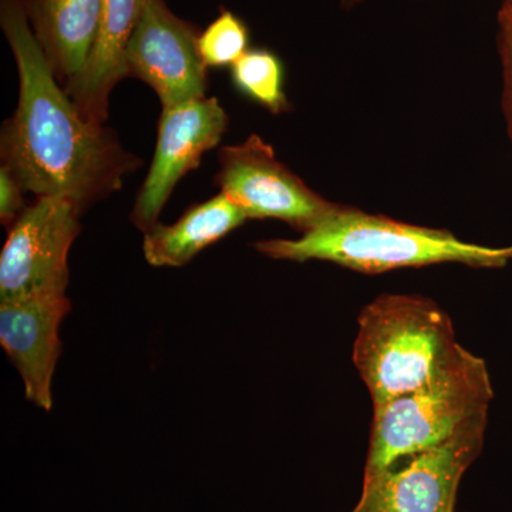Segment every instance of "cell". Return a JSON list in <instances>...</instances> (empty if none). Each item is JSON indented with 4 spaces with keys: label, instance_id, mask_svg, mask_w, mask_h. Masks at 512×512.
<instances>
[{
    "label": "cell",
    "instance_id": "cell-1",
    "mask_svg": "<svg viewBox=\"0 0 512 512\" xmlns=\"http://www.w3.org/2000/svg\"><path fill=\"white\" fill-rule=\"evenodd\" d=\"M0 28L15 57L18 107L0 131V158L36 198L80 212L123 188L143 161L107 124L84 119L37 45L22 0H0Z\"/></svg>",
    "mask_w": 512,
    "mask_h": 512
},
{
    "label": "cell",
    "instance_id": "cell-2",
    "mask_svg": "<svg viewBox=\"0 0 512 512\" xmlns=\"http://www.w3.org/2000/svg\"><path fill=\"white\" fill-rule=\"evenodd\" d=\"M254 247L276 261L302 264L315 259L367 275L439 264L500 269L512 261V245L470 244L447 229L407 224L346 205L301 238L266 239Z\"/></svg>",
    "mask_w": 512,
    "mask_h": 512
},
{
    "label": "cell",
    "instance_id": "cell-3",
    "mask_svg": "<svg viewBox=\"0 0 512 512\" xmlns=\"http://www.w3.org/2000/svg\"><path fill=\"white\" fill-rule=\"evenodd\" d=\"M461 345L446 312L423 296L382 295L359 316L353 362L380 406L429 383Z\"/></svg>",
    "mask_w": 512,
    "mask_h": 512
},
{
    "label": "cell",
    "instance_id": "cell-4",
    "mask_svg": "<svg viewBox=\"0 0 512 512\" xmlns=\"http://www.w3.org/2000/svg\"><path fill=\"white\" fill-rule=\"evenodd\" d=\"M493 384L483 359L461 346L429 383L375 406L365 476L440 446L488 419Z\"/></svg>",
    "mask_w": 512,
    "mask_h": 512
},
{
    "label": "cell",
    "instance_id": "cell-5",
    "mask_svg": "<svg viewBox=\"0 0 512 512\" xmlns=\"http://www.w3.org/2000/svg\"><path fill=\"white\" fill-rule=\"evenodd\" d=\"M214 183L248 220H279L306 234L342 205L325 200L275 156L258 134L222 147Z\"/></svg>",
    "mask_w": 512,
    "mask_h": 512
},
{
    "label": "cell",
    "instance_id": "cell-6",
    "mask_svg": "<svg viewBox=\"0 0 512 512\" xmlns=\"http://www.w3.org/2000/svg\"><path fill=\"white\" fill-rule=\"evenodd\" d=\"M82 212L63 198H36L9 228L0 254V302L66 295L69 252Z\"/></svg>",
    "mask_w": 512,
    "mask_h": 512
},
{
    "label": "cell",
    "instance_id": "cell-7",
    "mask_svg": "<svg viewBox=\"0 0 512 512\" xmlns=\"http://www.w3.org/2000/svg\"><path fill=\"white\" fill-rule=\"evenodd\" d=\"M487 420L471 424L440 446L365 476L352 512H454L461 478L483 450Z\"/></svg>",
    "mask_w": 512,
    "mask_h": 512
},
{
    "label": "cell",
    "instance_id": "cell-8",
    "mask_svg": "<svg viewBox=\"0 0 512 512\" xmlns=\"http://www.w3.org/2000/svg\"><path fill=\"white\" fill-rule=\"evenodd\" d=\"M228 124L217 97L163 107L153 161L130 212L134 227L146 232L157 224L181 178L200 167L204 154L221 143Z\"/></svg>",
    "mask_w": 512,
    "mask_h": 512
},
{
    "label": "cell",
    "instance_id": "cell-9",
    "mask_svg": "<svg viewBox=\"0 0 512 512\" xmlns=\"http://www.w3.org/2000/svg\"><path fill=\"white\" fill-rule=\"evenodd\" d=\"M200 32L178 18L164 0H147L127 47L128 77L147 83L163 107L207 96V64Z\"/></svg>",
    "mask_w": 512,
    "mask_h": 512
},
{
    "label": "cell",
    "instance_id": "cell-10",
    "mask_svg": "<svg viewBox=\"0 0 512 512\" xmlns=\"http://www.w3.org/2000/svg\"><path fill=\"white\" fill-rule=\"evenodd\" d=\"M72 309L66 295L0 302V345L25 384L28 400L53 409L52 383L62 353L59 329Z\"/></svg>",
    "mask_w": 512,
    "mask_h": 512
},
{
    "label": "cell",
    "instance_id": "cell-11",
    "mask_svg": "<svg viewBox=\"0 0 512 512\" xmlns=\"http://www.w3.org/2000/svg\"><path fill=\"white\" fill-rule=\"evenodd\" d=\"M147 0H101L100 28L83 72L64 86V92L84 119L96 124L109 120L110 97L127 79V47Z\"/></svg>",
    "mask_w": 512,
    "mask_h": 512
},
{
    "label": "cell",
    "instance_id": "cell-12",
    "mask_svg": "<svg viewBox=\"0 0 512 512\" xmlns=\"http://www.w3.org/2000/svg\"><path fill=\"white\" fill-rule=\"evenodd\" d=\"M37 45L62 84L83 72L100 28L101 0H22Z\"/></svg>",
    "mask_w": 512,
    "mask_h": 512
},
{
    "label": "cell",
    "instance_id": "cell-13",
    "mask_svg": "<svg viewBox=\"0 0 512 512\" xmlns=\"http://www.w3.org/2000/svg\"><path fill=\"white\" fill-rule=\"evenodd\" d=\"M245 221L244 212L220 192L211 200L192 205L174 224L157 222L143 232L144 256L151 266L180 268Z\"/></svg>",
    "mask_w": 512,
    "mask_h": 512
},
{
    "label": "cell",
    "instance_id": "cell-14",
    "mask_svg": "<svg viewBox=\"0 0 512 512\" xmlns=\"http://www.w3.org/2000/svg\"><path fill=\"white\" fill-rule=\"evenodd\" d=\"M232 83L255 103L272 114L291 109L284 87V64L265 49L248 50L231 66Z\"/></svg>",
    "mask_w": 512,
    "mask_h": 512
},
{
    "label": "cell",
    "instance_id": "cell-15",
    "mask_svg": "<svg viewBox=\"0 0 512 512\" xmlns=\"http://www.w3.org/2000/svg\"><path fill=\"white\" fill-rule=\"evenodd\" d=\"M248 46L247 25L231 10H222L198 37V47L207 67H231L248 52Z\"/></svg>",
    "mask_w": 512,
    "mask_h": 512
},
{
    "label": "cell",
    "instance_id": "cell-16",
    "mask_svg": "<svg viewBox=\"0 0 512 512\" xmlns=\"http://www.w3.org/2000/svg\"><path fill=\"white\" fill-rule=\"evenodd\" d=\"M498 50L503 63V110L512 146V5L504 2L498 12Z\"/></svg>",
    "mask_w": 512,
    "mask_h": 512
},
{
    "label": "cell",
    "instance_id": "cell-17",
    "mask_svg": "<svg viewBox=\"0 0 512 512\" xmlns=\"http://www.w3.org/2000/svg\"><path fill=\"white\" fill-rule=\"evenodd\" d=\"M25 188L9 167H0V221L10 228L28 205L25 204Z\"/></svg>",
    "mask_w": 512,
    "mask_h": 512
},
{
    "label": "cell",
    "instance_id": "cell-18",
    "mask_svg": "<svg viewBox=\"0 0 512 512\" xmlns=\"http://www.w3.org/2000/svg\"><path fill=\"white\" fill-rule=\"evenodd\" d=\"M362 2V0H340V3H342L343 8L346 9H352L353 6H356L357 3Z\"/></svg>",
    "mask_w": 512,
    "mask_h": 512
},
{
    "label": "cell",
    "instance_id": "cell-19",
    "mask_svg": "<svg viewBox=\"0 0 512 512\" xmlns=\"http://www.w3.org/2000/svg\"><path fill=\"white\" fill-rule=\"evenodd\" d=\"M504 2L511 3V5H512V0H504Z\"/></svg>",
    "mask_w": 512,
    "mask_h": 512
}]
</instances>
